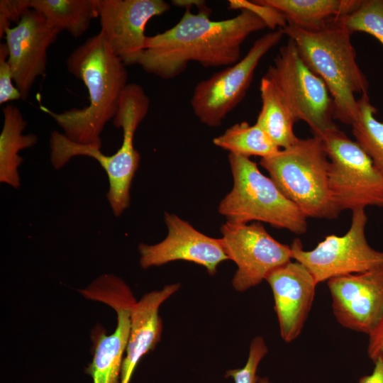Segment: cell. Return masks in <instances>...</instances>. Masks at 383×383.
I'll use <instances>...</instances> for the list:
<instances>
[{
    "label": "cell",
    "instance_id": "cell-7",
    "mask_svg": "<svg viewBox=\"0 0 383 383\" xmlns=\"http://www.w3.org/2000/svg\"><path fill=\"white\" fill-rule=\"evenodd\" d=\"M264 76L275 85L296 121L307 123L313 136L322 138L338 128L326 84L307 66L291 39L280 48Z\"/></svg>",
    "mask_w": 383,
    "mask_h": 383
},
{
    "label": "cell",
    "instance_id": "cell-9",
    "mask_svg": "<svg viewBox=\"0 0 383 383\" xmlns=\"http://www.w3.org/2000/svg\"><path fill=\"white\" fill-rule=\"evenodd\" d=\"M352 212L350 226L343 235H328L311 250H304L298 238L290 245L292 259L303 265L317 284L383 264V252L372 248L367 240L365 209Z\"/></svg>",
    "mask_w": 383,
    "mask_h": 383
},
{
    "label": "cell",
    "instance_id": "cell-30",
    "mask_svg": "<svg viewBox=\"0 0 383 383\" xmlns=\"http://www.w3.org/2000/svg\"><path fill=\"white\" fill-rule=\"evenodd\" d=\"M374 362L372 373L361 377L359 383H383V360L379 359Z\"/></svg>",
    "mask_w": 383,
    "mask_h": 383
},
{
    "label": "cell",
    "instance_id": "cell-2",
    "mask_svg": "<svg viewBox=\"0 0 383 383\" xmlns=\"http://www.w3.org/2000/svg\"><path fill=\"white\" fill-rule=\"evenodd\" d=\"M68 72L85 84L89 104L56 113L40 105L70 140L101 148V133L115 117L128 83L126 66L99 32L76 48L66 60Z\"/></svg>",
    "mask_w": 383,
    "mask_h": 383
},
{
    "label": "cell",
    "instance_id": "cell-22",
    "mask_svg": "<svg viewBox=\"0 0 383 383\" xmlns=\"http://www.w3.org/2000/svg\"><path fill=\"white\" fill-rule=\"evenodd\" d=\"M30 9L39 12L51 26L82 36L98 17L96 0H28Z\"/></svg>",
    "mask_w": 383,
    "mask_h": 383
},
{
    "label": "cell",
    "instance_id": "cell-27",
    "mask_svg": "<svg viewBox=\"0 0 383 383\" xmlns=\"http://www.w3.org/2000/svg\"><path fill=\"white\" fill-rule=\"evenodd\" d=\"M9 50L6 43H0V104L22 99V96L14 84L9 62Z\"/></svg>",
    "mask_w": 383,
    "mask_h": 383
},
{
    "label": "cell",
    "instance_id": "cell-13",
    "mask_svg": "<svg viewBox=\"0 0 383 383\" xmlns=\"http://www.w3.org/2000/svg\"><path fill=\"white\" fill-rule=\"evenodd\" d=\"M170 9L164 0H96L100 33L126 66L138 65L148 22Z\"/></svg>",
    "mask_w": 383,
    "mask_h": 383
},
{
    "label": "cell",
    "instance_id": "cell-11",
    "mask_svg": "<svg viewBox=\"0 0 383 383\" xmlns=\"http://www.w3.org/2000/svg\"><path fill=\"white\" fill-rule=\"evenodd\" d=\"M223 248L237 265L233 288L244 292L260 284L275 269L292 261L291 247L275 240L260 222L221 227Z\"/></svg>",
    "mask_w": 383,
    "mask_h": 383
},
{
    "label": "cell",
    "instance_id": "cell-14",
    "mask_svg": "<svg viewBox=\"0 0 383 383\" xmlns=\"http://www.w3.org/2000/svg\"><path fill=\"white\" fill-rule=\"evenodd\" d=\"M333 313L344 328L369 335L383 314V264L327 281Z\"/></svg>",
    "mask_w": 383,
    "mask_h": 383
},
{
    "label": "cell",
    "instance_id": "cell-24",
    "mask_svg": "<svg viewBox=\"0 0 383 383\" xmlns=\"http://www.w3.org/2000/svg\"><path fill=\"white\" fill-rule=\"evenodd\" d=\"M359 118L352 126L357 144L371 159L374 167L383 175V121L376 118L377 109L368 94L357 99Z\"/></svg>",
    "mask_w": 383,
    "mask_h": 383
},
{
    "label": "cell",
    "instance_id": "cell-8",
    "mask_svg": "<svg viewBox=\"0 0 383 383\" xmlns=\"http://www.w3.org/2000/svg\"><path fill=\"white\" fill-rule=\"evenodd\" d=\"M321 138L330 161L329 187L339 211L383 209V175L357 143L338 127Z\"/></svg>",
    "mask_w": 383,
    "mask_h": 383
},
{
    "label": "cell",
    "instance_id": "cell-31",
    "mask_svg": "<svg viewBox=\"0 0 383 383\" xmlns=\"http://www.w3.org/2000/svg\"><path fill=\"white\" fill-rule=\"evenodd\" d=\"M173 5L177 7L186 9H192L193 6H197L199 10L206 9V1L202 0H172Z\"/></svg>",
    "mask_w": 383,
    "mask_h": 383
},
{
    "label": "cell",
    "instance_id": "cell-15",
    "mask_svg": "<svg viewBox=\"0 0 383 383\" xmlns=\"http://www.w3.org/2000/svg\"><path fill=\"white\" fill-rule=\"evenodd\" d=\"M61 32L31 9L23 13L16 26L6 30L8 60L14 84L23 100L28 98L37 78L45 74L48 50Z\"/></svg>",
    "mask_w": 383,
    "mask_h": 383
},
{
    "label": "cell",
    "instance_id": "cell-26",
    "mask_svg": "<svg viewBox=\"0 0 383 383\" xmlns=\"http://www.w3.org/2000/svg\"><path fill=\"white\" fill-rule=\"evenodd\" d=\"M267 352L264 339L261 336L255 337L250 343L245 365L241 369L228 371L226 377H232L235 383H255L257 367Z\"/></svg>",
    "mask_w": 383,
    "mask_h": 383
},
{
    "label": "cell",
    "instance_id": "cell-17",
    "mask_svg": "<svg viewBox=\"0 0 383 383\" xmlns=\"http://www.w3.org/2000/svg\"><path fill=\"white\" fill-rule=\"evenodd\" d=\"M265 280L273 293L281 337L290 343L303 329L318 284L309 271L296 261L275 269Z\"/></svg>",
    "mask_w": 383,
    "mask_h": 383
},
{
    "label": "cell",
    "instance_id": "cell-10",
    "mask_svg": "<svg viewBox=\"0 0 383 383\" xmlns=\"http://www.w3.org/2000/svg\"><path fill=\"white\" fill-rule=\"evenodd\" d=\"M282 28L268 32L257 39L245 55L206 79L193 91L191 106L199 121L218 127L244 99L262 58L281 40Z\"/></svg>",
    "mask_w": 383,
    "mask_h": 383
},
{
    "label": "cell",
    "instance_id": "cell-20",
    "mask_svg": "<svg viewBox=\"0 0 383 383\" xmlns=\"http://www.w3.org/2000/svg\"><path fill=\"white\" fill-rule=\"evenodd\" d=\"M27 126L20 109L7 104L3 108V126L0 133V182L14 189L21 186L19 167L23 162L19 152L35 145L38 137L24 135Z\"/></svg>",
    "mask_w": 383,
    "mask_h": 383
},
{
    "label": "cell",
    "instance_id": "cell-12",
    "mask_svg": "<svg viewBox=\"0 0 383 383\" xmlns=\"http://www.w3.org/2000/svg\"><path fill=\"white\" fill-rule=\"evenodd\" d=\"M79 292L89 299L107 304L117 313L114 332L109 335H99L92 361L86 370L93 383H118L130 333L131 309L135 298L126 284L112 274L98 277Z\"/></svg>",
    "mask_w": 383,
    "mask_h": 383
},
{
    "label": "cell",
    "instance_id": "cell-21",
    "mask_svg": "<svg viewBox=\"0 0 383 383\" xmlns=\"http://www.w3.org/2000/svg\"><path fill=\"white\" fill-rule=\"evenodd\" d=\"M262 101L256 123L280 149L292 145L298 139L294 132L296 123L287 104L271 80L262 77L260 84Z\"/></svg>",
    "mask_w": 383,
    "mask_h": 383
},
{
    "label": "cell",
    "instance_id": "cell-16",
    "mask_svg": "<svg viewBox=\"0 0 383 383\" xmlns=\"http://www.w3.org/2000/svg\"><path fill=\"white\" fill-rule=\"evenodd\" d=\"M165 222L167 235L163 240L154 245L139 244L141 267L146 269L172 261L185 260L204 267L209 274L213 275L217 266L229 260L220 238L199 232L174 213H165Z\"/></svg>",
    "mask_w": 383,
    "mask_h": 383
},
{
    "label": "cell",
    "instance_id": "cell-6",
    "mask_svg": "<svg viewBox=\"0 0 383 383\" xmlns=\"http://www.w3.org/2000/svg\"><path fill=\"white\" fill-rule=\"evenodd\" d=\"M233 178L231 191L221 200L218 212L234 224L264 222L295 234L307 231V217L264 175L249 157L229 153Z\"/></svg>",
    "mask_w": 383,
    "mask_h": 383
},
{
    "label": "cell",
    "instance_id": "cell-28",
    "mask_svg": "<svg viewBox=\"0 0 383 383\" xmlns=\"http://www.w3.org/2000/svg\"><path fill=\"white\" fill-rule=\"evenodd\" d=\"M28 0L0 1V38L4 37L11 22L18 23L23 13L28 10Z\"/></svg>",
    "mask_w": 383,
    "mask_h": 383
},
{
    "label": "cell",
    "instance_id": "cell-18",
    "mask_svg": "<svg viewBox=\"0 0 383 383\" xmlns=\"http://www.w3.org/2000/svg\"><path fill=\"white\" fill-rule=\"evenodd\" d=\"M180 287L178 283L145 294L131 309V326L126 355L123 360L121 383H129L135 368L160 339L162 324L158 311L160 305Z\"/></svg>",
    "mask_w": 383,
    "mask_h": 383
},
{
    "label": "cell",
    "instance_id": "cell-4",
    "mask_svg": "<svg viewBox=\"0 0 383 383\" xmlns=\"http://www.w3.org/2000/svg\"><path fill=\"white\" fill-rule=\"evenodd\" d=\"M149 107L150 99L143 91L129 88L123 92L113 119L115 127L122 129L123 140L119 149L111 155L104 154L101 148L94 145L73 142L57 131L50 133V160L55 170L62 168L77 156L93 158L104 170L109 184L106 198L116 216H121L130 205L131 185L140 160V153L134 148V135Z\"/></svg>",
    "mask_w": 383,
    "mask_h": 383
},
{
    "label": "cell",
    "instance_id": "cell-1",
    "mask_svg": "<svg viewBox=\"0 0 383 383\" xmlns=\"http://www.w3.org/2000/svg\"><path fill=\"white\" fill-rule=\"evenodd\" d=\"M266 28V22L248 8L223 20L211 19L206 8L197 13L186 9L174 26L147 36L138 65L164 79L176 77L191 62L205 67H228L240 60L244 41Z\"/></svg>",
    "mask_w": 383,
    "mask_h": 383
},
{
    "label": "cell",
    "instance_id": "cell-19",
    "mask_svg": "<svg viewBox=\"0 0 383 383\" xmlns=\"http://www.w3.org/2000/svg\"><path fill=\"white\" fill-rule=\"evenodd\" d=\"M285 17L287 24L306 30H317L335 18L354 11L362 0H256Z\"/></svg>",
    "mask_w": 383,
    "mask_h": 383
},
{
    "label": "cell",
    "instance_id": "cell-29",
    "mask_svg": "<svg viewBox=\"0 0 383 383\" xmlns=\"http://www.w3.org/2000/svg\"><path fill=\"white\" fill-rule=\"evenodd\" d=\"M368 335L367 354L369 357L373 362L379 359L383 360V314Z\"/></svg>",
    "mask_w": 383,
    "mask_h": 383
},
{
    "label": "cell",
    "instance_id": "cell-5",
    "mask_svg": "<svg viewBox=\"0 0 383 383\" xmlns=\"http://www.w3.org/2000/svg\"><path fill=\"white\" fill-rule=\"evenodd\" d=\"M260 164L307 218H338L340 211L330 190V161L321 138H298L289 148L261 158Z\"/></svg>",
    "mask_w": 383,
    "mask_h": 383
},
{
    "label": "cell",
    "instance_id": "cell-23",
    "mask_svg": "<svg viewBox=\"0 0 383 383\" xmlns=\"http://www.w3.org/2000/svg\"><path fill=\"white\" fill-rule=\"evenodd\" d=\"M213 143L231 154L246 157L264 158L280 150L257 123L250 125L246 121L229 127L221 135L214 138Z\"/></svg>",
    "mask_w": 383,
    "mask_h": 383
},
{
    "label": "cell",
    "instance_id": "cell-25",
    "mask_svg": "<svg viewBox=\"0 0 383 383\" xmlns=\"http://www.w3.org/2000/svg\"><path fill=\"white\" fill-rule=\"evenodd\" d=\"M342 19L352 33L370 34L383 45V0H362L354 11Z\"/></svg>",
    "mask_w": 383,
    "mask_h": 383
},
{
    "label": "cell",
    "instance_id": "cell-3",
    "mask_svg": "<svg viewBox=\"0 0 383 383\" xmlns=\"http://www.w3.org/2000/svg\"><path fill=\"white\" fill-rule=\"evenodd\" d=\"M342 17L317 30L288 24L282 30L294 43L307 66L326 84L333 99L334 120L352 126L359 118L355 94H368L369 82L357 62L353 33Z\"/></svg>",
    "mask_w": 383,
    "mask_h": 383
}]
</instances>
